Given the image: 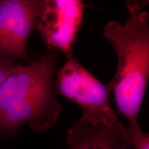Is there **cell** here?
I'll return each instance as SVG.
<instances>
[{
    "mask_svg": "<svg viewBox=\"0 0 149 149\" xmlns=\"http://www.w3.org/2000/svg\"><path fill=\"white\" fill-rule=\"evenodd\" d=\"M56 66V56L48 53L9 75L0 90V133L15 136L26 123L44 132L55 124L61 109L55 97Z\"/></svg>",
    "mask_w": 149,
    "mask_h": 149,
    "instance_id": "1",
    "label": "cell"
},
{
    "mask_svg": "<svg viewBox=\"0 0 149 149\" xmlns=\"http://www.w3.org/2000/svg\"><path fill=\"white\" fill-rule=\"evenodd\" d=\"M148 1H128L130 17L124 24L110 21L103 34L117 53L116 72L109 84L119 111L129 121V127L138 126L149 76V15L141 10Z\"/></svg>",
    "mask_w": 149,
    "mask_h": 149,
    "instance_id": "2",
    "label": "cell"
},
{
    "mask_svg": "<svg viewBox=\"0 0 149 149\" xmlns=\"http://www.w3.org/2000/svg\"><path fill=\"white\" fill-rule=\"evenodd\" d=\"M57 76L56 94L62 95L82 108V120L93 125L126 129L110 106L112 91L109 85L100 82L73 57L68 59Z\"/></svg>",
    "mask_w": 149,
    "mask_h": 149,
    "instance_id": "3",
    "label": "cell"
},
{
    "mask_svg": "<svg viewBox=\"0 0 149 149\" xmlns=\"http://www.w3.org/2000/svg\"><path fill=\"white\" fill-rule=\"evenodd\" d=\"M42 6L41 0H0V59L29 60L27 43Z\"/></svg>",
    "mask_w": 149,
    "mask_h": 149,
    "instance_id": "4",
    "label": "cell"
},
{
    "mask_svg": "<svg viewBox=\"0 0 149 149\" xmlns=\"http://www.w3.org/2000/svg\"><path fill=\"white\" fill-rule=\"evenodd\" d=\"M86 5L79 0H45L36 29L48 48L72 57V45L81 26Z\"/></svg>",
    "mask_w": 149,
    "mask_h": 149,
    "instance_id": "5",
    "label": "cell"
},
{
    "mask_svg": "<svg viewBox=\"0 0 149 149\" xmlns=\"http://www.w3.org/2000/svg\"><path fill=\"white\" fill-rule=\"evenodd\" d=\"M70 149H128L132 146L130 131L93 125L80 119L68 130Z\"/></svg>",
    "mask_w": 149,
    "mask_h": 149,
    "instance_id": "6",
    "label": "cell"
},
{
    "mask_svg": "<svg viewBox=\"0 0 149 149\" xmlns=\"http://www.w3.org/2000/svg\"><path fill=\"white\" fill-rule=\"evenodd\" d=\"M130 131L132 145L135 149H149V136L142 132L139 126L128 128Z\"/></svg>",
    "mask_w": 149,
    "mask_h": 149,
    "instance_id": "7",
    "label": "cell"
},
{
    "mask_svg": "<svg viewBox=\"0 0 149 149\" xmlns=\"http://www.w3.org/2000/svg\"><path fill=\"white\" fill-rule=\"evenodd\" d=\"M19 64L15 61L0 59V90L7 78L16 70Z\"/></svg>",
    "mask_w": 149,
    "mask_h": 149,
    "instance_id": "8",
    "label": "cell"
}]
</instances>
